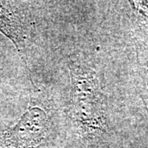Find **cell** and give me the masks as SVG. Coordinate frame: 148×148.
I'll use <instances>...</instances> for the list:
<instances>
[{
  "mask_svg": "<svg viewBox=\"0 0 148 148\" xmlns=\"http://www.w3.org/2000/svg\"><path fill=\"white\" fill-rule=\"evenodd\" d=\"M69 69L71 121L86 138L102 135L108 128V101L103 75L94 65L81 59L72 60Z\"/></svg>",
  "mask_w": 148,
  "mask_h": 148,
  "instance_id": "cell-1",
  "label": "cell"
},
{
  "mask_svg": "<svg viewBox=\"0 0 148 148\" xmlns=\"http://www.w3.org/2000/svg\"><path fill=\"white\" fill-rule=\"evenodd\" d=\"M51 119L43 107L30 106L19 120L0 136L1 148H42L49 138Z\"/></svg>",
  "mask_w": 148,
  "mask_h": 148,
  "instance_id": "cell-2",
  "label": "cell"
},
{
  "mask_svg": "<svg viewBox=\"0 0 148 148\" xmlns=\"http://www.w3.org/2000/svg\"><path fill=\"white\" fill-rule=\"evenodd\" d=\"M16 2L0 1V32L7 36L20 53L26 48L27 25Z\"/></svg>",
  "mask_w": 148,
  "mask_h": 148,
  "instance_id": "cell-3",
  "label": "cell"
}]
</instances>
